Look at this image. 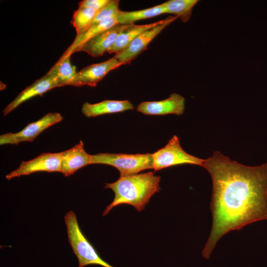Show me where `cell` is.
Returning a JSON list of instances; mask_svg holds the SVG:
<instances>
[{
  "instance_id": "1",
  "label": "cell",
  "mask_w": 267,
  "mask_h": 267,
  "mask_svg": "<svg viewBox=\"0 0 267 267\" xmlns=\"http://www.w3.org/2000/svg\"><path fill=\"white\" fill-rule=\"evenodd\" d=\"M203 167L213 183V223L202 252L208 259L224 235L267 220V162L258 166H244L216 151L205 159Z\"/></svg>"
},
{
  "instance_id": "2",
  "label": "cell",
  "mask_w": 267,
  "mask_h": 267,
  "mask_svg": "<svg viewBox=\"0 0 267 267\" xmlns=\"http://www.w3.org/2000/svg\"><path fill=\"white\" fill-rule=\"evenodd\" d=\"M161 178L149 172L120 176L112 183H106L105 188L111 189L115 196L112 202L105 209L106 216L113 208L121 204H128L138 211L144 210L150 198L158 192Z\"/></svg>"
},
{
  "instance_id": "3",
  "label": "cell",
  "mask_w": 267,
  "mask_h": 267,
  "mask_svg": "<svg viewBox=\"0 0 267 267\" xmlns=\"http://www.w3.org/2000/svg\"><path fill=\"white\" fill-rule=\"evenodd\" d=\"M69 242L79 262L78 267L88 265H98L103 267H114L98 255L93 245L82 232L76 214L68 212L64 217Z\"/></svg>"
},
{
  "instance_id": "4",
  "label": "cell",
  "mask_w": 267,
  "mask_h": 267,
  "mask_svg": "<svg viewBox=\"0 0 267 267\" xmlns=\"http://www.w3.org/2000/svg\"><path fill=\"white\" fill-rule=\"evenodd\" d=\"M91 164H103L116 168L120 176L139 174L153 169L152 154L99 153L91 155Z\"/></svg>"
},
{
  "instance_id": "5",
  "label": "cell",
  "mask_w": 267,
  "mask_h": 267,
  "mask_svg": "<svg viewBox=\"0 0 267 267\" xmlns=\"http://www.w3.org/2000/svg\"><path fill=\"white\" fill-rule=\"evenodd\" d=\"M152 158L155 171L184 164L203 167L205 161L185 151L180 145L179 138L175 135L165 146L152 153Z\"/></svg>"
},
{
  "instance_id": "6",
  "label": "cell",
  "mask_w": 267,
  "mask_h": 267,
  "mask_svg": "<svg viewBox=\"0 0 267 267\" xmlns=\"http://www.w3.org/2000/svg\"><path fill=\"white\" fill-rule=\"evenodd\" d=\"M63 118L59 113H48L17 133L2 134L0 136V144L17 145L22 142H32L44 131L61 122Z\"/></svg>"
},
{
  "instance_id": "7",
  "label": "cell",
  "mask_w": 267,
  "mask_h": 267,
  "mask_svg": "<svg viewBox=\"0 0 267 267\" xmlns=\"http://www.w3.org/2000/svg\"><path fill=\"white\" fill-rule=\"evenodd\" d=\"M61 161V152L43 153L33 159L22 161L17 169L6 175L5 178L10 180L39 172H60Z\"/></svg>"
},
{
  "instance_id": "8",
  "label": "cell",
  "mask_w": 267,
  "mask_h": 267,
  "mask_svg": "<svg viewBox=\"0 0 267 267\" xmlns=\"http://www.w3.org/2000/svg\"><path fill=\"white\" fill-rule=\"evenodd\" d=\"M178 18L170 16L161 24L148 29L137 37L124 50L114 55L123 65L130 64L141 53L147 49L149 44L166 27Z\"/></svg>"
},
{
  "instance_id": "9",
  "label": "cell",
  "mask_w": 267,
  "mask_h": 267,
  "mask_svg": "<svg viewBox=\"0 0 267 267\" xmlns=\"http://www.w3.org/2000/svg\"><path fill=\"white\" fill-rule=\"evenodd\" d=\"M122 65L114 56L106 61L87 66L78 71L72 86L94 87L108 73Z\"/></svg>"
},
{
  "instance_id": "10",
  "label": "cell",
  "mask_w": 267,
  "mask_h": 267,
  "mask_svg": "<svg viewBox=\"0 0 267 267\" xmlns=\"http://www.w3.org/2000/svg\"><path fill=\"white\" fill-rule=\"evenodd\" d=\"M185 109V99L179 94L172 93L167 98L140 103L136 110L146 115H182Z\"/></svg>"
},
{
  "instance_id": "11",
  "label": "cell",
  "mask_w": 267,
  "mask_h": 267,
  "mask_svg": "<svg viewBox=\"0 0 267 267\" xmlns=\"http://www.w3.org/2000/svg\"><path fill=\"white\" fill-rule=\"evenodd\" d=\"M128 25L117 24L114 26L77 47L74 53L83 51L94 57L102 55L114 44L119 35Z\"/></svg>"
},
{
  "instance_id": "12",
  "label": "cell",
  "mask_w": 267,
  "mask_h": 267,
  "mask_svg": "<svg viewBox=\"0 0 267 267\" xmlns=\"http://www.w3.org/2000/svg\"><path fill=\"white\" fill-rule=\"evenodd\" d=\"M55 79L47 73L26 87L2 110L6 116L23 102L38 95L42 96L47 91L57 88Z\"/></svg>"
},
{
  "instance_id": "13",
  "label": "cell",
  "mask_w": 267,
  "mask_h": 267,
  "mask_svg": "<svg viewBox=\"0 0 267 267\" xmlns=\"http://www.w3.org/2000/svg\"><path fill=\"white\" fill-rule=\"evenodd\" d=\"M61 154L60 172L66 177L74 174L85 166L91 165V155L85 151L82 140L73 147L61 152Z\"/></svg>"
},
{
  "instance_id": "14",
  "label": "cell",
  "mask_w": 267,
  "mask_h": 267,
  "mask_svg": "<svg viewBox=\"0 0 267 267\" xmlns=\"http://www.w3.org/2000/svg\"><path fill=\"white\" fill-rule=\"evenodd\" d=\"M134 109L128 100H105L95 103L85 102L81 108L82 113L87 117L118 113Z\"/></svg>"
},
{
  "instance_id": "15",
  "label": "cell",
  "mask_w": 267,
  "mask_h": 267,
  "mask_svg": "<svg viewBox=\"0 0 267 267\" xmlns=\"http://www.w3.org/2000/svg\"><path fill=\"white\" fill-rule=\"evenodd\" d=\"M164 19L144 25H128L118 37L114 44L107 51L109 53H119L125 49L139 35L162 23Z\"/></svg>"
},
{
  "instance_id": "16",
  "label": "cell",
  "mask_w": 267,
  "mask_h": 267,
  "mask_svg": "<svg viewBox=\"0 0 267 267\" xmlns=\"http://www.w3.org/2000/svg\"><path fill=\"white\" fill-rule=\"evenodd\" d=\"M117 24L118 23L116 15L89 27L82 33L76 35L72 43L61 56H71L77 47Z\"/></svg>"
},
{
  "instance_id": "17",
  "label": "cell",
  "mask_w": 267,
  "mask_h": 267,
  "mask_svg": "<svg viewBox=\"0 0 267 267\" xmlns=\"http://www.w3.org/2000/svg\"><path fill=\"white\" fill-rule=\"evenodd\" d=\"M70 56H61L47 72L55 79L57 87L72 86L78 72L71 63Z\"/></svg>"
},
{
  "instance_id": "18",
  "label": "cell",
  "mask_w": 267,
  "mask_h": 267,
  "mask_svg": "<svg viewBox=\"0 0 267 267\" xmlns=\"http://www.w3.org/2000/svg\"><path fill=\"white\" fill-rule=\"evenodd\" d=\"M165 13L163 3L141 10L125 11L119 10L117 18L118 24H133L135 21L149 19Z\"/></svg>"
},
{
  "instance_id": "19",
  "label": "cell",
  "mask_w": 267,
  "mask_h": 267,
  "mask_svg": "<svg viewBox=\"0 0 267 267\" xmlns=\"http://www.w3.org/2000/svg\"><path fill=\"white\" fill-rule=\"evenodd\" d=\"M197 0H169L163 3L165 13L173 14L183 22L188 21Z\"/></svg>"
},
{
  "instance_id": "20",
  "label": "cell",
  "mask_w": 267,
  "mask_h": 267,
  "mask_svg": "<svg viewBox=\"0 0 267 267\" xmlns=\"http://www.w3.org/2000/svg\"><path fill=\"white\" fill-rule=\"evenodd\" d=\"M98 11L88 7H79L72 16L71 23L75 29L77 35L85 31L91 25Z\"/></svg>"
},
{
  "instance_id": "21",
  "label": "cell",
  "mask_w": 267,
  "mask_h": 267,
  "mask_svg": "<svg viewBox=\"0 0 267 267\" xmlns=\"http://www.w3.org/2000/svg\"><path fill=\"white\" fill-rule=\"evenodd\" d=\"M119 4V0H110L106 6L98 11L89 27L117 15L120 10Z\"/></svg>"
},
{
  "instance_id": "22",
  "label": "cell",
  "mask_w": 267,
  "mask_h": 267,
  "mask_svg": "<svg viewBox=\"0 0 267 267\" xmlns=\"http://www.w3.org/2000/svg\"><path fill=\"white\" fill-rule=\"evenodd\" d=\"M110 0H84L79 3V7H88L99 11L106 6Z\"/></svg>"
}]
</instances>
